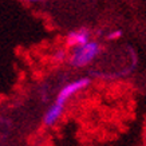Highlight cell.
Masks as SVG:
<instances>
[{
  "mask_svg": "<svg viewBox=\"0 0 146 146\" xmlns=\"http://www.w3.org/2000/svg\"><path fill=\"white\" fill-rule=\"evenodd\" d=\"M24 1H28V3H38V1H42V0H24Z\"/></svg>",
  "mask_w": 146,
  "mask_h": 146,
  "instance_id": "52a82bcc",
  "label": "cell"
},
{
  "mask_svg": "<svg viewBox=\"0 0 146 146\" xmlns=\"http://www.w3.org/2000/svg\"><path fill=\"white\" fill-rule=\"evenodd\" d=\"M99 44L97 42L89 40L87 43L80 46H74V51L70 56V62L72 66L75 67H84L87 66L94 58L99 54Z\"/></svg>",
  "mask_w": 146,
  "mask_h": 146,
  "instance_id": "6da1fadb",
  "label": "cell"
},
{
  "mask_svg": "<svg viewBox=\"0 0 146 146\" xmlns=\"http://www.w3.org/2000/svg\"><path fill=\"white\" fill-rule=\"evenodd\" d=\"M63 58H64V52H63V51H59V54L55 56V59H58V60H62Z\"/></svg>",
  "mask_w": 146,
  "mask_h": 146,
  "instance_id": "8992f818",
  "label": "cell"
},
{
  "mask_svg": "<svg viewBox=\"0 0 146 146\" xmlns=\"http://www.w3.org/2000/svg\"><path fill=\"white\" fill-rule=\"evenodd\" d=\"M90 40V32L86 28H80L78 31H72L67 36V43L70 46H80Z\"/></svg>",
  "mask_w": 146,
  "mask_h": 146,
  "instance_id": "3957f363",
  "label": "cell"
},
{
  "mask_svg": "<svg viewBox=\"0 0 146 146\" xmlns=\"http://www.w3.org/2000/svg\"><path fill=\"white\" fill-rule=\"evenodd\" d=\"M89 84H90V79H89V78H80V79H76V80H74V82H70V83L66 84V86H64V87L59 91L55 103H58V105H60V106L64 107L66 102L68 101V99L74 95V94L79 93L80 90L86 89Z\"/></svg>",
  "mask_w": 146,
  "mask_h": 146,
  "instance_id": "7a4b0ae2",
  "label": "cell"
},
{
  "mask_svg": "<svg viewBox=\"0 0 146 146\" xmlns=\"http://www.w3.org/2000/svg\"><path fill=\"white\" fill-rule=\"evenodd\" d=\"M63 109H64L63 106L58 105V103H54L44 115V125L46 126H52V125L56 123L58 119L62 117Z\"/></svg>",
  "mask_w": 146,
  "mask_h": 146,
  "instance_id": "277c9868",
  "label": "cell"
},
{
  "mask_svg": "<svg viewBox=\"0 0 146 146\" xmlns=\"http://www.w3.org/2000/svg\"><path fill=\"white\" fill-rule=\"evenodd\" d=\"M121 36H122V31H119V30H118V31H113L111 34H109V36H107V38L113 40V39H118V38H121Z\"/></svg>",
  "mask_w": 146,
  "mask_h": 146,
  "instance_id": "5b68a950",
  "label": "cell"
}]
</instances>
